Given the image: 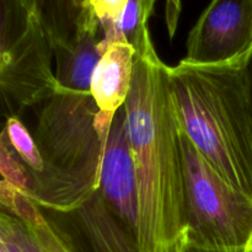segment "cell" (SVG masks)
<instances>
[{
	"label": "cell",
	"instance_id": "3",
	"mask_svg": "<svg viewBox=\"0 0 252 252\" xmlns=\"http://www.w3.org/2000/svg\"><path fill=\"white\" fill-rule=\"evenodd\" d=\"M53 49L22 0H0V121L46 102L58 89Z\"/></svg>",
	"mask_w": 252,
	"mask_h": 252
},
{
	"label": "cell",
	"instance_id": "11",
	"mask_svg": "<svg viewBox=\"0 0 252 252\" xmlns=\"http://www.w3.org/2000/svg\"><path fill=\"white\" fill-rule=\"evenodd\" d=\"M52 48H70L86 32L100 31L89 0H22Z\"/></svg>",
	"mask_w": 252,
	"mask_h": 252
},
{
	"label": "cell",
	"instance_id": "14",
	"mask_svg": "<svg viewBox=\"0 0 252 252\" xmlns=\"http://www.w3.org/2000/svg\"><path fill=\"white\" fill-rule=\"evenodd\" d=\"M245 75H246V84H248V94L249 101H250V108L252 115V48L250 49L245 58Z\"/></svg>",
	"mask_w": 252,
	"mask_h": 252
},
{
	"label": "cell",
	"instance_id": "2",
	"mask_svg": "<svg viewBox=\"0 0 252 252\" xmlns=\"http://www.w3.org/2000/svg\"><path fill=\"white\" fill-rule=\"evenodd\" d=\"M246 56L217 65H167L182 130L233 189L252 198V115Z\"/></svg>",
	"mask_w": 252,
	"mask_h": 252
},
{
	"label": "cell",
	"instance_id": "6",
	"mask_svg": "<svg viewBox=\"0 0 252 252\" xmlns=\"http://www.w3.org/2000/svg\"><path fill=\"white\" fill-rule=\"evenodd\" d=\"M181 62L217 65L246 56L252 48V0H211L192 27Z\"/></svg>",
	"mask_w": 252,
	"mask_h": 252
},
{
	"label": "cell",
	"instance_id": "5",
	"mask_svg": "<svg viewBox=\"0 0 252 252\" xmlns=\"http://www.w3.org/2000/svg\"><path fill=\"white\" fill-rule=\"evenodd\" d=\"M97 113L91 93L58 86L44 102L33 133L47 162L94 191L98 189L106 144L96 128Z\"/></svg>",
	"mask_w": 252,
	"mask_h": 252
},
{
	"label": "cell",
	"instance_id": "12",
	"mask_svg": "<svg viewBox=\"0 0 252 252\" xmlns=\"http://www.w3.org/2000/svg\"><path fill=\"white\" fill-rule=\"evenodd\" d=\"M97 34L98 31L86 32L70 48H52L58 86L90 93L93 73L103 54Z\"/></svg>",
	"mask_w": 252,
	"mask_h": 252
},
{
	"label": "cell",
	"instance_id": "7",
	"mask_svg": "<svg viewBox=\"0 0 252 252\" xmlns=\"http://www.w3.org/2000/svg\"><path fill=\"white\" fill-rule=\"evenodd\" d=\"M41 209L70 252H140L98 191L70 211Z\"/></svg>",
	"mask_w": 252,
	"mask_h": 252
},
{
	"label": "cell",
	"instance_id": "8",
	"mask_svg": "<svg viewBox=\"0 0 252 252\" xmlns=\"http://www.w3.org/2000/svg\"><path fill=\"white\" fill-rule=\"evenodd\" d=\"M113 216L138 241V189L125 105L115 113L103 150L98 189Z\"/></svg>",
	"mask_w": 252,
	"mask_h": 252
},
{
	"label": "cell",
	"instance_id": "1",
	"mask_svg": "<svg viewBox=\"0 0 252 252\" xmlns=\"http://www.w3.org/2000/svg\"><path fill=\"white\" fill-rule=\"evenodd\" d=\"M134 49L125 107L137 175L138 246L140 252H180L187 228L181 125L167 65L158 56L150 32Z\"/></svg>",
	"mask_w": 252,
	"mask_h": 252
},
{
	"label": "cell",
	"instance_id": "10",
	"mask_svg": "<svg viewBox=\"0 0 252 252\" xmlns=\"http://www.w3.org/2000/svg\"><path fill=\"white\" fill-rule=\"evenodd\" d=\"M135 49L125 36L107 44L93 73L90 93L98 110L115 116L130 90Z\"/></svg>",
	"mask_w": 252,
	"mask_h": 252
},
{
	"label": "cell",
	"instance_id": "4",
	"mask_svg": "<svg viewBox=\"0 0 252 252\" xmlns=\"http://www.w3.org/2000/svg\"><path fill=\"white\" fill-rule=\"evenodd\" d=\"M187 187L186 243L217 250H252V198L229 186L181 128Z\"/></svg>",
	"mask_w": 252,
	"mask_h": 252
},
{
	"label": "cell",
	"instance_id": "13",
	"mask_svg": "<svg viewBox=\"0 0 252 252\" xmlns=\"http://www.w3.org/2000/svg\"><path fill=\"white\" fill-rule=\"evenodd\" d=\"M129 0H89L91 10L97 19L100 31L116 26Z\"/></svg>",
	"mask_w": 252,
	"mask_h": 252
},
{
	"label": "cell",
	"instance_id": "16",
	"mask_svg": "<svg viewBox=\"0 0 252 252\" xmlns=\"http://www.w3.org/2000/svg\"><path fill=\"white\" fill-rule=\"evenodd\" d=\"M248 252H252V250H249V251H248Z\"/></svg>",
	"mask_w": 252,
	"mask_h": 252
},
{
	"label": "cell",
	"instance_id": "15",
	"mask_svg": "<svg viewBox=\"0 0 252 252\" xmlns=\"http://www.w3.org/2000/svg\"><path fill=\"white\" fill-rule=\"evenodd\" d=\"M248 251H243V250H217V249H204V248H199V246H194V245H191V244L185 243L184 248L181 249V251H180V252H248Z\"/></svg>",
	"mask_w": 252,
	"mask_h": 252
},
{
	"label": "cell",
	"instance_id": "9",
	"mask_svg": "<svg viewBox=\"0 0 252 252\" xmlns=\"http://www.w3.org/2000/svg\"><path fill=\"white\" fill-rule=\"evenodd\" d=\"M0 238L11 252H70L41 207L0 180Z\"/></svg>",
	"mask_w": 252,
	"mask_h": 252
}]
</instances>
